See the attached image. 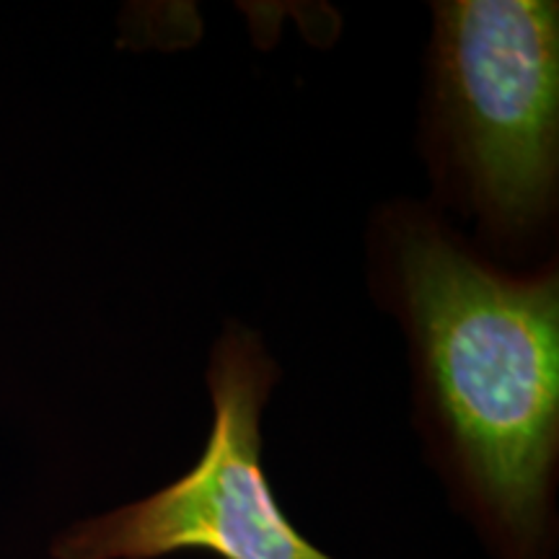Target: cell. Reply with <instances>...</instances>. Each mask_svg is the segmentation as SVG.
<instances>
[{"label": "cell", "instance_id": "obj_1", "mask_svg": "<svg viewBox=\"0 0 559 559\" xmlns=\"http://www.w3.org/2000/svg\"><path fill=\"white\" fill-rule=\"evenodd\" d=\"M396 283L445 464L500 559H551L559 285L508 277L423 215L391 228Z\"/></svg>", "mask_w": 559, "mask_h": 559}, {"label": "cell", "instance_id": "obj_2", "mask_svg": "<svg viewBox=\"0 0 559 559\" xmlns=\"http://www.w3.org/2000/svg\"><path fill=\"white\" fill-rule=\"evenodd\" d=\"M432 111L485 226L498 236L531 234L547 218L557 187V3H438Z\"/></svg>", "mask_w": 559, "mask_h": 559}, {"label": "cell", "instance_id": "obj_3", "mask_svg": "<svg viewBox=\"0 0 559 559\" xmlns=\"http://www.w3.org/2000/svg\"><path fill=\"white\" fill-rule=\"evenodd\" d=\"M280 370L260 340L230 326L207 370L213 428L190 472L148 498L86 519L52 542V559H332L283 513L262 466V407Z\"/></svg>", "mask_w": 559, "mask_h": 559}]
</instances>
